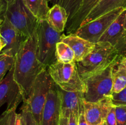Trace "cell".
I'll use <instances>...</instances> for the list:
<instances>
[{
  "label": "cell",
  "instance_id": "cell-1",
  "mask_svg": "<svg viewBox=\"0 0 126 125\" xmlns=\"http://www.w3.org/2000/svg\"><path fill=\"white\" fill-rule=\"evenodd\" d=\"M14 79L20 88L23 100H27L34 80L47 68L37 56V36L34 33L24 41L15 56Z\"/></svg>",
  "mask_w": 126,
  "mask_h": 125
},
{
  "label": "cell",
  "instance_id": "cell-2",
  "mask_svg": "<svg viewBox=\"0 0 126 125\" xmlns=\"http://www.w3.org/2000/svg\"><path fill=\"white\" fill-rule=\"evenodd\" d=\"M121 56L118 50L109 43L98 42L86 57L76 62L79 74L84 80L104 71L113 64Z\"/></svg>",
  "mask_w": 126,
  "mask_h": 125
},
{
  "label": "cell",
  "instance_id": "cell-3",
  "mask_svg": "<svg viewBox=\"0 0 126 125\" xmlns=\"http://www.w3.org/2000/svg\"><path fill=\"white\" fill-rule=\"evenodd\" d=\"M36 33L37 36V56L46 67L57 62L56 45L61 41L64 34L52 28L46 20H39Z\"/></svg>",
  "mask_w": 126,
  "mask_h": 125
},
{
  "label": "cell",
  "instance_id": "cell-4",
  "mask_svg": "<svg viewBox=\"0 0 126 125\" xmlns=\"http://www.w3.org/2000/svg\"><path fill=\"white\" fill-rule=\"evenodd\" d=\"M47 71L54 83L63 90L83 93L86 91V84L75 61L70 63L57 61L47 67Z\"/></svg>",
  "mask_w": 126,
  "mask_h": 125
},
{
  "label": "cell",
  "instance_id": "cell-5",
  "mask_svg": "<svg viewBox=\"0 0 126 125\" xmlns=\"http://www.w3.org/2000/svg\"><path fill=\"white\" fill-rule=\"evenodd\" d=\"M26 39L35 33L39 20L32 14L23 0H14L7 3L2 14Z\"/></svg>",
  "mask_w": 126,
  "mask_h": 125
},
{
  "label": "cell",
  "instance_id": "cell-6",
  "mask_svg": "<svg viewBox=\"0 0 126 125\" xmlns=\"http://www.w3.org/2000/svg\"><path fill=\"white\" fill-rule=\"evenodd\" d=\"M54 83L47 71V67L44 69L34 80L28 99L24 100L28 102L38 125H41L43 109L48 93Z\"/></svg>",
  "mask_w": 126,
  "mask_h": 125
},
{
  "label": "cell",
  "instance_id": "cell-7",
  "mask_svg": "<svg viewBox=\"0 0 126 125\" xmlns=\"http://www.w3.org/2000/svg\"><path fill=\"white\" fill-rule=\"evenodd\" d=\"M112 66L84 80L86 86V90L83 93L85 101L95 102L111 96L113 93Z\"/></svg>",
  "mask_w": 126,
  "mask_h": 125
},
{
  "label": "cell",
  "instance_id": "cell-8",
  "mask_svg": "<svg viewBox=\"0 0 126 125\" xmlns=\"http://www.w3.org/2000/svg\"><path fill=\"white\" fill-rule=\"evenodd\" d=\"M125 9L122 7L116 9L89 23L82 25L74 34L96 44L110 26Z\"/></svg>",
  "mask_w": 126,
  "mask_h": 125
},
{
  "label": "cell",
  "instance_id": "cell-9",
  "mask_svg": "<svg viewBox=\"0 0 126 125\" xmlns=\"http://www.w3.org/2000/svg\"><path fill=\"white\" fill-rule=\"evenodd\" d=\"M126 9L110 26L98 42L109 43L121 56H126Z\"/></svg>",
  "mask_w": 126,
  "mask_h": 125
},
{
  "label": "cell",
  "instance_id": "cell-10",
  "mask_svg": "<svg viewBox=\"0 0 126 125\" xmlns=\"http://www.w3.org/2000/svg\"><path fill=\"white\" fill-rule=\"evenodd\" d=\"M0 37L4 44L1 53L13 57L16 56L27 39L4 17H2V22L0 25Z\"/></svg>",
  "mask_w": 126,
  "mask_h": 125
},
{
  "label": "cell",
  "instance_id": "cell-11",
  "mask_svg": "<svg viewBox=\"0 0 126 125\" xmlns=\"http://www.w3.org/2000/svg\"><path fill=\"white\" fill-rule=\"evenodd\" d=\"M14 66L0 83V108L7 104V109L18 106L23 96L20 88L14 79Z\"/></svg>",
  "mask_w": 126,
  "mask_h": 125
},
{
  "label": "cell",
  "instance_id": "cell-12",
  "mask_svg": "<svg viewBox=\"0 0 126 125\" xmlns=\"http://www.w3.org/2000/svg\"><path fill=\"white\" fill-rule=\"evenodd\" d=\"M57 88L60 99L59 125H67L68 124L70 113L72 112L79 113L80 103L84 100L83 93L66 91L59 88L57 85Z\"/></svg>",
  "mask_w": 126,
  "mask_h": 125
},
{
  "label": "cell",
  "instance_id": "cell-13",
  "mask_svg": "<svg viewBox=\"0 0 126 125\" xmlns=\"http://www.w3.org/2000/svg\"><path fill=\"white\" fill-rule=\"evenodd\" d=\"M60 99L57 85L53 83L43 110L41 125H59Z\"/></svg>",
  "mask_w": 126,
  "mask_h": 125
},
{
  "label": "cell",
  "instance_id": "cell-14",
  "mask_svg": "<svg viewBox=\"0 0 126 125\" xmlns=\"http://www.w3.org/2000/svg\"><path fill=\"white\" fill-rule=\"evenodd\" d=\"M112 105L110 98L95 102L84 100L85 116L89 125H103Z\"/></svg>",
  "mask_w": 126,
  "mask_h": 125
},
{
  "label": "cell",
  "instance_id": "cell-15",
  "mask_svg": "<svg viewBox=\"0 0 126 125\" xmlns=\"http://www.w3.org/2000/svg\"><path fill=\"white\" fill-rule=\"evenodd\" d=\"M62 42L66 43L72 49L75 53V62H79L83 60L94 49L95 44L86 40L75 34L63 36Z\"/></svg>",
  "mask_w": 126,
  "mask_h": 125
},
{
  "label": "cell",
  "instance_id": "cell-16",
  "mask_svg": "<svg viewBox=\"0 0 126 125\" xmlns=\"http://www.w3.org/2000/svg\"><path fill=\"white\" fill-rule=\"evenodd\" d=\"M100 1V0H83L77 12L68 20L65 28L68 35L74 34L76 33L84 20Z\"/></svg>",
  "mask_w": 126,
  "mask_h": 125
},
{
  "label": "cell",
  "instance_id": "cell-17",
  "mask_svg": "<svg viewBox=\"0 0 126 125\" xmlns=\"http://www.w3.org/2000/svg\"><path fill=\"white\" fill-rule=\"evenodd\" d=\"M121 7L126 9V0H100L87 15L81 26L89 23L113 10Z\"/></svg>",
  "mask_w": 126,
  "mask_h": 125
},
{
  "label": "cell",
  "instance_id": "cell-18",
  "mask_svg": "<svg viewBox=\"0 0 126 125\" xmlns=\"http://www.w3.org/2000/svg\"><path fill=\"white\" fill-rule=\"evenodd\" d=\"M68 15L64 7L60 4H54L50 8L46 21L49 25L59 33L64 31L66 28Z\"/></svg>",
  "mask_w": 126,
  "mask_h": 125
},
{
  "label": "cell",
  "instance_id": "cell-19",
  "mask_svg": "<svg viewBox=\"0 0 126 125\" xmlns=\"http://www.w3.org/2000/svg\"><path fill=\"white\" fill-rule=\"evenodd\" d=\"M113 93H118L126 87V56H121L112 66Z\"/></svg>",
  "mask_w": 126,
  "mask_h": 125
},
{
  "label": "cell",
  "instance_id": "cell-20",
  "mask_svg": "<svg viewBox=\"0 0 126 125\" xmlns=\"http://www.w3.org/2000/svg\"><path fill=\"white\" fill-rule=\"evenodd\" d=\"M27 8L38 20H46L49 0H23Z\"/></svg>",
  "mask_w": 126,
  "mask_h": 125
},
{
  "label": "cell",
  "instance_id": "cell-21",
  "mask_svg": "<svg viewBox=\"0 0 126 125\" xmlns=\"http://www.w3.org/2000/svg\"><path fill=\"white\" fill-rule=\"evenodd\" d=\"M55 56L58 62L70 63L75 61V55L73 50L63 42L60 41L57 44Z\"/></svg>",
  "mask_w": 126,
  "mask_h": 125
},
{
  "label": "cell",
  "instance_id": "cell-22",
  "mask_svg": "<svg viewBox=\"0 0 126 125\" xmlns=\"http://www.w3.org/2000/svg\"><path fill=\"white\" fill-rule=\"evenodd\" d=\"M15 57L0 54V83L14 65Z\"/></svg>",
  "mask_w": 126,
  "mask_h": 125
},
{
  "label": "cell",
  "instance_id": "cell-23",
  "mask_svg": "<svg viewBox=\"0 0 126 125\" xmlns=\"http://www.w3.org/2000/svg\"><path fill=\"white\" fill-rule=\"evenodd\" d=\"M83 0H62L60 5L65 9L68 15V20L75 14Z\"/></svg>",
  "mask_w": 126,
  "mask_h": 125
},
{
  "label": "cell",
  "instance_id": "cell-24",
  "mask_svg": "<svg viewBox=\"0 0 126 125\" xmlns=\"http://www.w3.org/2000/svg\"><path fill=\"white\" fill-rule=\"evenodd\" d=\"M17 107V106H15L10 109H6L0 115V125H14Z\"/></svg>",
  "mask_w": 126,
  "mask_h": 125
},
{
  "label": "cell",
  "instance_id": "cell-25",
  "mask_svg": "<svg viewBox=\"0 0 126 125\" xmlns=\"http://www.w3.org/2000/svg\"><path fill=\"white\" fill-rule=\"evenodd\" d=\"M23 104L21 109V113L23 115L25 125H38L35 119L31 112L28 102L26 100H23Z\"/></svg>",
  "mask_w": 126,
  "mask_h": 125
},
{
  "label": "cell",
  "instance_id": "cell-26",
  "mask_svg": "<svg viewBox=\"0 0 126 125\" xmlns=\"http://www.w3.org/2000/svg\"><path fill=\"white\" fill-rule=\"evenodd\" d=\"M112 104L117 105H126V87L118 93H113L110 97Z\"/></svg>",
  "mask_w": 126,
  "mask_h": 125
},
{
  "label": "cell",
  "instance_id": "cell-27",
  "mask_svg": "<svg viewBox=\"0 0 126 125\" xmlns=\"http://www.w3.org/2000/svg\"><path fill=\"white\" fill-rule=\"evenodd\" d=\"M117 125H126V105L115 106Z\"/></svg>",
  "mask_w": 126,
  "mask_h": 125
},
{
  "label": "cell",
  "instance_id": "cell-28",
  "mask_svg": "<svg viewBox=\"0 0 126 125\" xmlns=\"http://www.w3.org/2000/svg\"><path fill=\"white\" fill-rule=\"evenodd\" d=\"M78 125H89L87 122V120L85 116L84 106V100L80 103L79 107V114L78 120Z\"/></svg>",
  "mask_w": 126,
  "mask_h": 125
},
{
  "label": "cell",
  "instance_id": "cell-29",
  "mask_svg": "<svg viewBox=\"0 0 126 125\" xmlns=\"http://www.w3.org/2000/svg\"><path fill=\"white\" fill-rule=\"evenodd\" d=\"M105 123L107 125H117L115 113V105H114L113 104L107 115Z\"/></svg>",
  "mask_w": 126,
  "mask_h": 125
},
{
  "label": "cell",
  "instance_id": "cell-30",
  "mask_svg": "<svg viewBox=\"0 0 126 125\" xmlns=\"http://www.w3.org/2000/svg\"><path fill=\"white\" fill-rule=\"evenodd\" d=\"M78 114L79 113L75 112H72L70 113L68 125H78Z\"/></svg>",
  "mask_w": 126,
  "mask_h": 125
},
{
  "label": "cell",
  "instance_id": "cell-31",
  "mask_svg": "<svg viewBox=\"0 0 126 125\" xmlns=\"http://www.w3.org/2000/svg\"><path fill=\"white\" fill-rule=\"evenodd\" d=\"M14 125H25L23 115H22V113L21 112L19 113H16Z\"/></svg>",
  "mask_w": 126,
  "mask_h": 125
},
{
  "label": "cell",
  "instance_id": "cell-32",
  "mask_svg": "<svg viewBox=\"0 0 126 125\" xmlns=\"http://www.w3.org/2000/svg\"><path fill=\"white\" fill-rule=\"evenodd\" d=\"M7 3L5 2L4 0H0V16L1 14H3L5 9H6Z\"/></svg>",
  "mask_w": 126,
  "mask_h": 125
},
{
  "label": "cell",
  "instance_id": "cell-33",
  "mask_svg": "<svg viewBox=\"0 0 126 125\" xmlns=\"http://www.w3.org/2000/svg\"><path fill=\"white\" fill-rule=\"evenodd\" d=\"M62 0H49V1L50 2V3L52 4V6H54V4H60V2H61Z\"/></svg>",
  "mask_w": 126,
  "mask_h": 125
},
{
  "label": "cell",
  "instance_id": "cell-34",
  "mask_svg": "<svg viewBox=\"0 0 126 125\" xmlns=\"http://www.w3.org/2000/svg\"><path fill=\"white\" fill-rule=\"evenodd\" d=\"M4 47V44L3 41H2V40L1 39V38H0V53H1V52L2 51Z\"/></svg>",
  "mask_w": 126,
  "mask_h": 125
},
{
  "label": "cell",
  "instance_id": "cell-35",
  "mask_svg": "<svg viewBox=\"0 0 126 125\" xmlns=\"http://www.w3.org/2000/svg\"><path fill=\"white\" fill-rule=\"evenodd\" d=\"M4 1H5V2L7 4V3H10V2H12V1H14V0H4Z\"/></svg>",
  "mask_w": 126,
  "mask_h": 125
},
{
  "label": "cell",
  "instance_id": "cell-36",
  "mask_svg": "<svg viewBox=\"0 0 126 125\" xmlns=\"http://www.w3.org/2000/svg\"><path fill=\"white\" fill-rule=\"evenodd\" d=\"M2 22V19H1V18H0V25L1 24V23Z\"/></svg>",
  "mask_w": 126,
  "mask_h": 125
},
{
  "label": "cell",
  "instance_id": "cell-37",
  "mask_svg": "<svg viewBox=\"0 0 126 125\" xmlns=\"http://www.w3.org/2000/svg\"><path fill=\"white\" fill-rule=\"evenodd\" d=\"M103 125H107V124H106V123H104V124H103Z\"/></svg>",
  "mask_w": 126,
  "mask_h": 125
},
{
  "label": "cell",
  "instance_id": "cell-38",
  "mask_svg": "<svg viewBox=\"0 0 126 125\" xmlns=\"http://www.w3.org/2000/svg\"><path fill=\"white\" fill-rule=\"evenodd\" d=\"M125 26H126V25H125Z\"/></svg>",
  "mask_w": 126,
  "mask_h": 125
},
{
  "label": "cell",
  "instance_id": "cell-39",
  "mask_svg": "<svg viewBox=\"0 0 126 125\" xmlns=\"http://www.w3.org/2000/svg\"><path fill=\"white\" fill-rule=\"evenodd\" d=\"M0 38H1V37H0Z\"/></svg>",
  "mask_w": 126,
  "mask_h": 125
}]
</instances>
